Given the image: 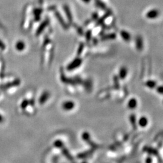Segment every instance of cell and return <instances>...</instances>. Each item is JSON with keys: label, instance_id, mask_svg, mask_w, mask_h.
Masks as SVG:
<instances>
[{"label": "cell", "instance_id": "cell-1", "mask_svg": "<svg viewBox=\"0 0 163 163\" xmlns=\"http://www.w3.org/2000/svg\"><path fill=\"white\" fill-rule=\"evenodd\" d=\"M158 15H159L158 10H155V9H153V10H150L149 12H148L146 14L147 17L148 18H150V19H154V18L158 17Z\"/></svg>", "mask_w": 163, "mask_h": 163}, {"label": "cell", "instance_id": "cell-2", "mask_svg": "<svg viewBox=\"0 0 163 163\" xmlns=\"http://www.w3.org/2000/svg\"><path fill=\"white\" fill-rule=\"evenodd\" d=\"M80 63H81L80 59H76L75 61H74L70 65H69V66L68 67V70H73L74 68H77V67H78L80 65Z\"/></svg>", "mask_w": 163, "mask_h": 163}, {"label": "cell", "instance_id": "cell-3", "mask_svg": "<svg viewBox=\"0 0 163 163\" xmlns=\"http://www.w3.org/2000/svg\"><path fill=\"white\" fill-rule=\"evenodd\" d=\"M74 103L72 102V101H66L63 104V108L64 109L66 110H70L72 109V108L74 107Z\"/></svg>", "mask_w": 163, "mask_h": 163}, {"label": "cell", "instance_id": "cell-4", "mask_svg": "<svg viewBox=\"0 0 163 163\" xmlns=\"http://www.w3.org/2000/svg\"><path fill=\"white\" fill-rule=\"evenodd\" d=\"M128 106L130 109H135L137 106V101L135 99H132L129 101Z\"/></svg>", "mask_w": 163, "mask_h": 163}, {"label": "cell", "instance_id": "cell-5", "mask_svg": "<svg viewBox=\"0 0 163 163\" xmlns=\"http://www.w3.org/2000/svg\"><path fill=\"white\" fill-rule=\"evenodd\" d=\"M121 36H122V38L125 40V41H129V40H130V34H129L128 32L123 31V32H122L121 33Z\"/></svg>", "mask_w": 163, "mask_h": 163}, {"label": "cell", "instance_id": "cell-6", "mask_svg": "<svg viewBox=\"0 0 163 163\" xmlns=\"http://www.w3.org/2000/svg\"><path fill=\"white\" fill-rule=\"evenodd\" d=\"M127 74V70L126 68H124V67H123V68H122L120 70V77L121 78H124L126 77Z\"/></svg>", "mask_w": 163, "mask_h": 163}, {"label": "cell", "instance_id": "cell-7", "mask_svg": "<svg viewBox=\"0 0 163 163\" xmlns=\"http://www.w3.org/2000/svg\"><path fill=\"white\" fill-rule=\"evenodd\" d=\"M24 48V43L23 42H19L17 44H16V48L18 50H23V48Z\"/></svg>", "mask_w": 163, "mask_h": 163}, {"label": "cell", "instance_id": "cell-8", "mask_svg": "<svg viewBox=\"0 0 163 163\" xmlns=\"http://www.w3.org/2000/svg\"><path fill=\"white\" fill-rule=\"evenodd\" d=\"M48 94L47 93H45V94H43V95L41 97V100H40L41 103H43L45 101V100L47 99V98H48Z\"/></svg>", "mask_w": 163, "mask_h": 163}, {"label": "cell", "instance_id": "cell-9", "mask_svg": "<svg viewBox=\"0 0 163 163\" xmlns=\"http://www.w3.org/2000/svg\"><path fill=\"white\" fill-rule=\"evenodd\" d=\"M147 85L148 86L150 87V88H152V87L153 88V87L155 85V83L153 81H149L148 82H147Z\"/></svg>", "mask_w": 163, "mask_h": 163}, {"label": "cell", "instance_id": "cell-10", "mask_svg": "<svg viewBox=\"0 0 163 163\" xmlns=\"http://www.w3.org/2000/svg\"><path fill=\"white\" fill-rule=\"evenodd\" d=\"M139 121H140V123L143 125V126H144V125H145L147 123V120L145 117H143Z\"/></svg>", "mask_w": 163, "mask_h": 163}, {"label": "cell", "instance_id": "cell-11", "mask_svg": "<svg viewBox=\"0 0 163 163\" xmlns=\"http://www.w3.org/2000/svg\"><path fill=\"white\" fill-rule=\"evenodd\" d=\"M159 89L158 90V91L160 92L161 94H163V87H159Z\"/></svg>", "mask_w": 163, "mask_h": 163}, {"label": "cell", "instance_id": "cell-12", "mask_svg": "<svg viewBox=\"0 0 163 163\" xmlns=\"http://www.w3.org/2000/svg\"><path fill=\"white\" fill-rule=\"evenodd\" d=\"M1 119H2V118H1V116H0V120H1Z\"/></svg>", "mask_w": 163, "mask_h": 163}]
</instances>
